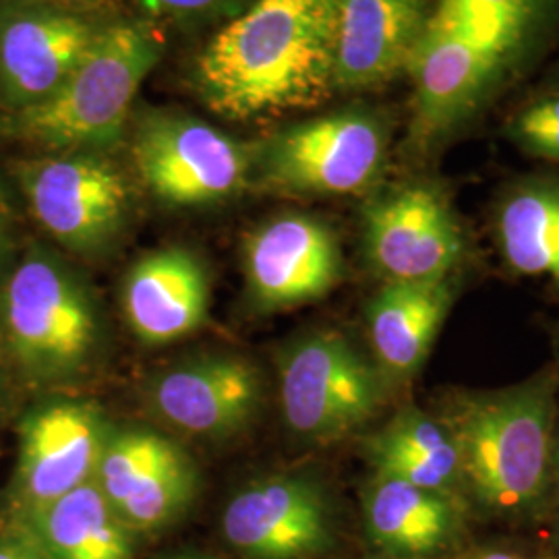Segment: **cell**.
Masks as SVG:
<instances>
[{
  "label": "cell",
  "instance_id": "836d02e7",
  "mask_svg": "<svg viewBox=\"0 0 559 559\" xmlns=\"http://www.w3.org/2000/svg\"><path fill=\"white\" fill-rule=\"evenodd\" d=\"M371 559H380V558H371Z\"/></svg>",
  "mask_w": 559,
  "mask_h": 559
},
{
  "label": "cell",
  "instance_id": "9c48e42d",
  "mask_svg": "<svg viewBox=\"0 0 559 559\" xmlns=\"http://www.w3.org/2000/svg\"><path fill=\"white\" fill-rule=\"evenodd\" d=\"M110 21L90 4L0 0V112L55 94Z\"/></svg>",
  "mask_w": 559,
  "mask_h": 559
},
{
  "label": "cell",
  "instance_id": "484cf974",
  "mask_svg": "<svg viewBox=\"0 0 559 559\" xmlns=\"http://www.w3.org/2000/svg\"><path fill=\"white\" fill-rule=\"evenodd\" d=\"M141 7L162 20L212 21L237 17L251 0H138Z\"/></svg>",
  "mask_w": 559,
  "mask_h": 559
},
{
  "label": "cell",
  "instance_id": "7a4b0ae2",
  "mask_svg": "<svg viewBox=\"0 0 559 559\" xmlns=\"http://www.w3.org/2000/svg\"><path fill=\"white\" fill-rule=\"evenodd\" d=\"M100 307L80 272L32 242L0 280V350L15 378L57 388L83 376L102 350Z\"/></svg>",
  "mask_w": 559,
  "mask_h": 559
},
{
  "label": "cell",
  "instance_id": "6da1fadb",
  "mask_svg": "<svg viewBox=\"0 0 559 559\" xmlns=\"http://www.w3.org/2000/svg\"><path fill=\"white\" fill-rule=\"evenodd\" d=\"M332 0H251L205 44L193 81L228 120L313 108L336 90Z\"/></svg>",
  "mask_w": 559,
  "mask_h": 559
},
{
  "label": "cell",
  "instance_id": "ffe728a7",
  "mask_svg": "<svg viewBox=\"0 0 559 559\" xmlns=\"http://www.w3.org/2000/svg\"><path fill=\"white\" fill-rule=\"evenodd\" d=\"M365 522L369 537L385 554L429 558L454 537L459 512L450 496L376 473L365 493Z\"/></svg>",
  "mask_w": 559,
  "mask_h": 559
},
{
  "label": "cell",
  "instance_id": "d6a6232c",
  "mask_svg": "<svg viewBox=\"0 0 559 559\" xmlns=\"http://www.w3.org/2000/svg\"><path fill=\"white\" fill-rule=\"evenodd\" d=\"M177 559H195V558H177Z\"/></svg>",
  "mask_w": 559,
  "mask_h": 559
},
{
  "label": "cell",
  "instance_id": "603a6c76",
  "mask_svg": "<svg viewBox=\"0 0 559 559\" xmlns=\"http://www.w3.org/2000/svg\"><path fill=\"white\" fill-rule=\"evenodd\" d=\"M498 240L514 272L559 286V180H528L501 201Z\"/></svg>",
  "mask_w": 559,
  "mask_h": 559
},
{
  "label": "cell",
  "instance_id": "4316f807",
  "mask_svg": "<svg viewBox=\"0 0 559 559\" xmlns=\"http://www.w3.org/2000/svg\"><path fill=\"white\" fill-rule=\"evenodd\" d=\"M15 191L0 173V280L13 267L23 251L20 237V210Z\"/></svg>",
  "mask_w": 559,
  "mask_h": 559
},
{
  "label": "cell",
  "instance_id": "d6986e66",
  "mask_svg": "<svg viewBox=\"0 0 559 559\" xmlns=\"http://www.w3.org/2000/svg\"><path fill=\"white\" fill-rule=\"evenodd\" d=\"M456 297V282H385L369 302L367 328L381 371L413 378L429 357Z\"/></svg>",
  "mask_w": 559,
  "mask_h": 559
},
{
  "label": "cell",
  "instance_id": "cb8c5ba5",
  "mask_svg": "<svg viewBox=\"0 0 559 559\" xmlns=\"http://www.w3.org/2000/svg\"><path fill=\"white\" fill-rule=\"evenodd\" d=\"M556 0H438L433 15L512 60L539 32Z\"/></svg>",
  "mask_w": 559,
  "mask_h": 559
},
{
  "label": "cell",
  "instance_id": "4dcf8cb0",
  "mask_svg": "<svg viewBox=\"0 0 559 559\" xmlns=\"http://www.w3.org/2000/svg\"><path fill=\"white\" fill-rule=\"evenodd\" d=\"M38 2H60V4H90V0H38Z\"/></svg>",
  "mask_w": 559,
  "mask_h": 559
},
{
  "label": "cell",
  "instance_id": "2e32d148",
  "mask_svg": "<svg viewBox=\"0 0 559 559\" xmlns=\"http://www.w3.org/2000/svg\"><path fill=\"white\" fill-rule=\"evenodd\" d=\"M506 64L500 52L438 20L431 11L406 69L415 83V140L429 145L459 127L489 94Z\"/></svg>",
  "mask_w": 559,
  "mask_h": 559
},
{
  "label": "cell",
  "instance_id": "8fae6325",
  "mask_svg": "<svg viewBox=\"0 0 559 559\" xmlns=\"http://www.w3.org/2000/svg\"><path fill=\"white\" fill-rule=\"evenodd\" d=\"M362 239L369 263L385 282L450 278L464 255L456 212L429 182H406L371 200Z\"/></svg>",
  "mask_w": 559,
  "mask_h": 559
},
{
  "label": "cell",
  "instance_id": "e0dca14e",
  "mask_svg": "<svg viewBox=\"0 0 559 559\" xmlns=\"http://www.w3.org/2000/svg\"><path fill=\"white\" fill-rule=\"evenodd\" d=\"M338 90H369L408 69L431 0H332Z\"/></svg>",
  "mask_w": 559,
  "mask_h": 559
},
{
  "label": "cell",
  "instance_id": "52a82bcc",
  "mask_svg": "<svg viewBox=\"0 0 559 559\" xmlns=\"http://www.w3.org/2000/svg\"><path fill=\"white\" fill-rule=\"evenodd\" d=\"M383 399L380 369L334 330L300 336L280 359L282 415L300 440H340L373 419Z\"/></svg>",
  "mask_w": 559,
  "mask_h": 559
},
{
  "label": "cell",
  "instance_id": "5bb4252c",
  "mask_svg": "<svg viewBox=\"0 0 559 559\" xmlns=\"http://www.w3.org/2000/svg\"><path fill=\"white\" fill-rule=\"evenodd\" d=\"M147 402L179 431L226 438L255 419L263 402V378L240 355H201L160 371L147 385Z\"/></svg>",
  "mask_w": 559,
  "mask_h": 559
},
{
  "label": "cell",
  "instance_id": "7402d4cb",
  "mask_svg": "<svg viewBox=\"0 0 559 559\" xmlns=\"http://www.w3.org/2000/svg\"><path fill=\"white\" fill-rule=\"evenodd\" d=\"M367 452L380 475L450 498L462 487L459 448L450 429L415 406L402 408L381 427Z\"/></svg>",
  "mask_w": 559,
  "mask_h": 559
},
{
  "label": "cell",
  "instance_id": "f1b7e54d",
  "mask_svg": "<svg viewBox=\"0 0 559 559\" xmlns=\"http://www.w3.org/2000/svg\"><path fill=\"white\" fill-rule=\"evenodd\" d=\"M11 378H13V371L9 367V362L4 359L2 350H0V411L4 408L7 400H9V392H11Z\"/></svg>",
  "mask_w": 559,
  "mask_h": 559
},
{
  "label": "cell",
  "instance_id": "ba28073f",
  "mask_svg": "<svg viewBox=\"0 0 559 559\" xmlns=\"http://www.w3.org/2000/svg\"><path fill=\"white\" fill-rule=\"evenodd\" d=\"M131 156L145 189L162 203L198 207L237 195L251 180L253 150L179 110L135 119Z\"/></svg>",
  "mask_w": 559,
  "mask_h": 559
},
{
  "label": "cell",
  "instance_id": "30bf717a",
  "mask_svg": "<svg viewBox=\"0 0 559 559\" xmlns=\"http://www.w3.org/2000/svg\"><path fill=\"white\" fill-rule=\"evenodd\" d=\"M110 427L100 408L75 399L36 404L20 423V452L9 487L13 520L94 480Z\"/></svg>",
  "mask_w": 559,
  "mask_h": 559
},
{
  "label": "cell",
  "instance_id": "d4e9b609",
  "mask_svg": "<svg viewBox=\"0 0 559 559\" xmlns=\"http://www.w3.org/2000/svg\"><path fill=\"white\" fill-rule=\"evenodd\" d=\"M510 138L531 156L559 162V94L524 108L510 124Z\"/></svg>",
  "mask_w": 559,
  "mask_h": 559
},
{
  "label": "cell",
  "instance_id": "5b68a950",
  "mask_svg": "<svg viewBox=\"0 0 559 559\" xmlns=\"http://www.w3.org/2000/svg\"><path fill=\"white\" fill-rule=\"evenodd\" d=\"M253 150L251 180L286 195H355L380 177L388 127L348 108L280 129Z\"/></svg>",
  "mask_w": 559,
  "mask_h": 559
},
{
  "label": "cell",
  "instance_id": "ac0fdd59",
  "mask_svg": "<svg viewBox=\"0 0 559 559\" xmlns=\"http://www.w3.org/2000/svg\"><path fill=\"white\" fill-rule=\"evenodd\" d=\"M210 299L203 261L182 247L147 253L122 282L124 318L147 344H166L195 332L207 320Z\"/></svg>",
  "mask_w": 559,
  "mask_h": 559
},
{
  "label": "cell",
  "instance_id": "3957f363",
  "mask_svg": "<svg viewBox=\"0 0 559 559\" xmlns=\"http://www.w3.org/2000/svg\"><path fill=\"white\" fill-rule=\"evenodd\" d=\"M160 59V38L147 23L110 21L55 94L25 110L0 112V140L40 154L100 152L122 135Z\"/></svg>",
  "mask_w": 559,
  "mask_h": 559
},
{
  "label": "cell",
  "instance_id": "4fadbf2b",
  "mask_svg": "<svg viewBox=\"0 0 559 559\" xmlns=\"http://www.w3.org/2000/svg\"><path fill=\"white\" fill-rule=\"evenodd\" d=\"M222 533L247 559H311L332 543V512L316 480L276 475L233 496Z\"/></svg>",
  "mask_w": 559,
  "mask_h": 559
},
{
  "label": "cell",
  "instance_id": "83f0119b",
  "mask_svg": "<svg viewBox=\"0 0 559 559\" xmlns=\"http://www.w3.org/2000/svg\"><path fill=\"white\" fill-rule=\"evenodd\" d=\"M0 559H48L34 537L15 522L0 533Z\"/></svg>",
  "mask_w": 559,
  "mask_h": 559
},
{
  "label": "cell",
  "instance_id": "1f68e13d",
  "mask_svg": "<svg viewBox=\"0 0 559 559\" xmlns=\"http://www.w3.org/2000/svg\"><path fill=\"white\" fill-rule=\"evenodd\" d=\"M554 471H556V479H558L559 487V443L554 448Z\"/></svg>",
  "mask_w": 559,
  "mask_h": 559
},
{
  "label": "cell",
  "instance_id": "7c38bea8",
  "mask_svg": "<svg viewBox=\"0 0 559 559\" xmlns=\"http://www.w3.org/2000/svg\"><path fill=\"white\" fill-rule=\"evenodd\" d=\"M94 483L133 533H152L189 510L200 473L179 443L156 431L110 429Z\"/></svg>",
  "mask_w": 559,
  "mask_h": 559
},
{
  "label": "cell",
  "instance_id": "f546056e",
  "mask_svg": "<svg viewBox=\"0 0 559 559\" xmlns=\"http://www.w3.org/2000/svg\"><path fill=\"white\" fill-rule=\"evenodd\" d=\"M464 559H520L514 554H508V551H485V554H477V556H471V558Z\"/></svg>",
  "mask_w": 559,
  "mask_h": 559
},
{
  "label": "cell",
  "instance_id": "44dd1931",
  "mask_svg": "<svg viewBox=\"0 0 559 559\" xmlns=\"http://www.w3.org/2000/svg\"><path fill=\"white\" fill-rule=\"evenodd\" d=\"M48 559H131L133 531L94 480L20 520Z\"/></svg>",
  "mask_w": 559,
  "mask_h": 559
},
{
  "label": "cell",
  "instance_id": "277c9868",
  "mask_svg": "<svg viewBox=\"0 0 559 559\" xmlns=\"http://www.w3.org/2000/svg\"><path fill=\"white\" fill-rule=\"evenodd\" d=\"M558 378L462 399L445 423L459 448L462 487L500 512L533 506L554 471Z\"/></svg>",
  "mask_w": 559,
  "mask_h": 559
},
{
  "label": "cell",
  "instance_id": "9a60e30c",
  "mask_svg": "<svg viewBox=\"0 0 559 559\" xmlns=\"http://www.w3.org/2000/svg\"><path fill=\"white\" fill-rule=\"evenodd\" d=\"M245 276L251 299L265 311L321 299L342 276L338 239L307 214L263 222L245 240Z\"/></svg>",
  "mask_w": 559,
  "mask_h": 559
},
{
  "label": "cell",
  "instance_id": "8992f818",
  "mask_svg": "<svg viewBox=\"0 0 559 559\" xmlns=\"http://www.w3.org/2000/svg\"><path fill=\"white\" fill-rule=\"evenodd\" d=\"M13 179L32 218L69 253L92 260L124 235L131 187L102 152L38 154L17 162Z\"/></svg>",
  "mask_w": 559,
  "mask_h": 559
}]
</instances>
